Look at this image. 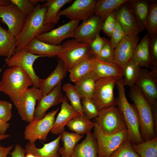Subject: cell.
<instances>
[{
	"instance_id": "obj_7",
	"label": "cell",
	"mask_w": 157,
	"mask_h": 157,
	"mask_svg": "<svg viewBox=\"0 0 157 157\" xmlns=\"http://www.w3.org/2000/svg\"><path fill=\"white\" fill-rule=\"evenodd\" d=\"M60 45L61 52L57 57L64 63L68 71L81 60L91 57L88 44L72 39L68 40Z\"/></svg>"
},
{
	"instance_id": "obj_34",
	"label": "cell",
	"mask_w": 157,
	"mask_h": 157,
	"mask_svg": "<svg viewBox=\"0 0 157 157\" xmlns=\"http://www.w3.org/2000/svg\"><path fill=\"white\" fill-rule=\"evenodd\" d=\"M61 134V139L63 143V147L59 148L58 152L62 156H71L75 146L83 136L65 131Z\"/></svg>"
},
{
	"instance_id": "obj_44",
	"label": "cell",
	"mask_w": 157,
	"mask_h": 157,
	"mask_svg": "<svg viewBox=\"0 0 157 157\" xmlns=\"http://www.w3.org/2000/svg\"><path fill=\"white\" fill-rule=\"evenodd\" d=\"M126 35L124 31L117 20L115 27L111 33L110 40H109L115 49Z\"/></svg>"
},
{
	"instance_id": "obj_24",
	"label": "cell",
	"mask_w": 157,
	"mask_h": 157,
	"mask_svg": "<svg viewBox=\"0 0 157 157\" xmlns=\"http://www.w3.org/2000/svg\"><path fill=\"white\" fill-rule=\"evenodd\" d=\"M24 48L33 54L44 57H53L60 54L61 45H54L40 41L35 38L33 39Z\"/></svg>"
},
{
	"instance_id": "obj_13",
	"label": "cell",
	"mask_w": 157,
	"mask_h": 157,
	"mask_svg": "<svg viewBox=\"0 0 157 157\" xmlns=\"http://www.w3.org/2000/svg\"><path fill=\"white\" fill-rule=\"evenodd\" d=\"M97 0H75L67 8L60 10L58 15L71 20H85L94 13Z\"/></svg>"
},
{
	"instance_id": "obj_41",
	"label": "cell",
	"mask_w": 157,
	"mask_h": 157,
	"mask_svg": "<svg viewBox=\"0 0 157 157\" xmlns=\"http://www.w3.org/2000/svg\"><path fill=\"white\" fill-rule=\"evenodd\" d=\"M115 51V49L108 40L96 58L104 62L114 63Z\"/></svg>"
},
{
	"instance_id": "obj_37",
	"label": "cell",
	"mask_w": 157,
	"mask_h": 157,
	"mask_svg": "<svg viewBox=\"0 0 157 157\" xmlns=\"http://www.w3.org/2000/svg\"><path fill=\"white\" fill-rule=\"evenodd\" d=\"M62 88L65 93L66 97L70 101L71 106L80 114H83L81 98L74 85L67 83L63 85Z\"/></svg>"
},
{
	"instance_id": "obj_53",
	"label": "cell",
	"mask_w": 157,
	"mask_h": 157,
	"mask_svg": "<svg viewBox=\"0 0 157 157\" xmlns=\"http://www.w3.org/2000/svg\"><path fill=\"white\" fill-rule=\"evenodd\" d=\"M10 135L8 134H0V140H3L10 137Z\"/></svg>"
},
{
	"instance_id": "obj_38",
	"label": "cell",
	"mask_w": 157,
	"mask_h": 157,
	"mask_svg": "<svg viewBox=\"0 0 157 157\" xmlns=\"http://www.w3.org/2000/svg\"><path fill=\"white\" fill-rule=\"evenodd\" d=\"M146 29L150 36L157 34V1L149 0V14Z\"/></svg>"
},
{
	"instance_id": "obj_36",
	"label": "cell",
	"mask_w": 157,
	"mask_h": 157,
	"mask_svg": "<svg viewBox=\"0 0 157 157\" xmlns=\"http://www.w3.org/2000/svg\"><path fill=\"white\" fill-rule=\"evenodd\" d=\"M132 147L140 157H157V137L138 144H132Z\"/></svg>"
},
{
	"instance_id": "obj_45",
	"label": "cell",
	"mask_w": 157,
	"mask_h": 157,
	"mask_svg": "<svg viewBox=\"0 0 157 157\" xmlns=\"http://www.w3.org/2000/svg\"><path fill=\"white\" fill-rule=\"evenodd\" d=\"M150 36L149 51L151 64V68L157 71V34Z\"/></svg>"
},
{
	"instance_id": "obj_49",
	"label": "cell",
	"mask_w": 157,
	"mask_h": 157,
	"mask_svg": "<svg viewBox=\"0 0 157 157\" xmlns=\"http://www.w3.org/2000/svg\"><path fill=\"white\" fill-rule=\"evenodd\" d=\"M13 147V145L5 147L3 146L0 142V157H10L8 155L10 154V151Z\"/></svg>"
},
{
	"instance_id": "obj_52",
	"label": "cell",
	"mask_w": 157,
	"mask_h": 157,
	"mask_svg": "<svg viewBox=\"0 0 157 157\" xmlns=\"http://www.w3.org/2000/svg\"><path fill=\"white\" fill-rule=\"evenodd\" d=\"M11 3L10 0H0V6H7ZM1 19L0 18V20Z\"/></svg>"
},
{
	"instance_id": "obj_21",
	"label": "cell",
	"mask_w": 157,
	"mask_h": 157,
	"mask_svg": "<svg viewBox=\"0 0 157 157\" xmlns=\"http://www.w3.org/2000/svg\"><path fill=\"white\" fill-rule=\"evenodd\" d=\"M115 12L117 20L124 29L126 35L138 34L143 30L137 22L127 2L121 5Z\"/></svg>"
},
{
	"instance_id": "obj_27",
	"label": "cell",
	"mask_w": 157,
	"mask_h": 157,
	"mask_svg": "<svg viewBox=\"0 0 157 157\" xmlns=\"http://www.w3.org/2000/svg\"><path fill=\"white\" fill-rule=\"evenodd\" d=\"M128 5L139 26L146 29L149 6V0H129Z\"/></svg>"
},
{
	"instance_id": "obj_35",
	"label": "cell",
	"mask_w": 157,
	"mask_h": 157,
	"mask_svg": "<svg viewBox=\"0 0 157 157\" xmlns=\"http://www.w3.org/2000/svg\"><path fill=\"white\" fill-rule=\"evenodd\" d=\"M92 71L90 58H84L76 63L69 71L70 80L75 83Z\"/></svg>"
},
{
	"instance_id": "obj_22",
	"label": "cell",
	"mask_w": 157,
	"mask_h": 157,
	"mask_svg": "<svg viewBox=\"0 0 157 157\" xmlns=\"http://www.w3.org/2000/svg\"><path fill=\"white\" fill-rule=\"evenodd\" d=\"M90 59L92 71L98 79L110 77L122 78V69L115 63L104 62L94 58H90Z\"/></svg>"
},
{
	"instance_id": "obj_31",
	"label": "cell",
	"mask_w": 157,
	"mask_h": 157,
	"mask_svg": "<svg viewBox=\"0 0 157 157\" xmlns=\"http://www.w3.org/2000/svg\"><path fill=\"white\" fill-rule=\"evenodd\" d=\"M129 0H98L96 2L94 15L103 22L107 17Z\"/></svg>"
},
{
	"instance_id": "obj_46",
	"label": "cell",
	"mask_w": 157,
	"mask_h": 157,
	"mask_svg": "<svg viewBox=\"0 0 157 157\" xmlns=\"http://www.w3.org/2000/svg\"><path fill=\"white\" fill-rule=\"evenodd\" d=\"M24 14L28 16L34 10L35 7L31 0H10Z\"/></svg>"
},
{
	"instance_id": "obj_57",
	"label": "cell",
	"mask_w": 157,
	"mask_h": 157,
	"mask_svg": "<svg viewBox=\"0 0 157 157\" xmlns=\"http://www.w3.org/2000/svg\"><path fill=\"white\" fill-rule=\"evenodd\" d=\"M62 157H71V156H70V157H66V156H62Z\"/></svg>"
},
{
	"instance_id": "obj_4",
	"label": "cell",
	"mask_w": 157,
	"mask_h": 157,
	"mask_svg": "<svg viewBox=\"0 0 157 157\" xmlns=\"http://www.w3.org/2000/svg\"><path fill=\"white\" fill-rule=\"evenodd\" d=\"M129 95L137 111L140 132L143 141L154 139L156 136L154 129L151 106L136 85L131 87Z\"/></svg>"
},
{
	"instance_id": "obj_16",
	"label": "cell",
	"mask_w": 157,
	"mask_h": 157,
	"mask_svg": "<svg viewBox=\"0 0 157 157\" xmlns=\"http://www.w3.org/2000/svg\"><path fill=\"white\" fill-rule=\"evenodd\" d=\"M103 22L100 17L94 15L77 27L73 38L79 42L89 44L101 30Z\"/></svg>"
},
{
	"instance_id": "obj_51",
	"label": "cell",
	"mask_w": 157,
	"mask_h": 157,
	"mask_svg": "<svg viewBox=\"0 0 157 157\" xmlns=\"http://www.w3.org/2000/svg\"><path fill=\"white\" fill-rule=\"evenodd\" d=\"M10 124L0 119V134H5L10 127Z\"/></svg>"
},
{
	"instance_id": "obj_8",
	"label": "cell",
	"mask_w": 157,
	"mask_h": 157,
	"mask_svg": "<svg viewBox=\"0 0 157 157\" xmlns=\"http://www.w3.org/2000/svg\"><path fill=\"white\" fill-rule=\"evenodd\" d=\"M58 108L46 114L42 118L34 119L25 127L24 134L25 140L29 142L35 143L39 139L46 140L47 135L51 129L55 120V117L58 110Z\"/></svg>"
},
{
	"instance_id": "obj_32",
	"label": "cell",
	"mask_w": 157,
	"mask_h": 157,
	"mask_svg": "<svg viewBox=\"0 0 157 157\" xmlns=\"http://www.w3.org/2000/svg\"><path fill=\"white\" fill-rule=\"evenodd\" d=\"M95 125V122L91 121L83 113L70 120L67 126L70 131L83 135L90 132Z\"/></svg>"
},
{
	"instance_id": "obj_1",
	"label": "cell",
	"mask_w": 157,
	"mask_h": 157,
	"mask_svg": "<svg viewBox=\"0 0 157 157\" xmlns=\"http://www.w3.org/2000/svg\"><path fill=\"white\" fill-rule=\"evenodd\" d=\"M47 10L39 3L34 10L27 16L23 27L19 34L15 37L17 53L24 48L27 44L37 36L53 29L55 24L45 25V14Z\"/></svg>"
},
{
	"instance_id": "obj_12",
	"label": "cell",
	"mask_w": 157,
	"mask_h": 157,
	"mask_svg": "<svg viewBox=\"0 0 157 157\" xmlns=\"http://www.w3.org/2000/svg\"><path fill=\"white\" fill-rule=\"evenodd\" d=\"M27 16L13 3L0 6V18L7 26L8 31L15 37L22 30Z\"/></svg>"
},
{
	"instance_id": "obj_43",
	"label": "cell",
	"mask_w": 157,
	"mask_h": 157,
	"mask_svg": "<svg viewBox=\"0 0 157 157\" xmlns=\"http://www.w3.org/2000/svg\"><path fill=\"white\" fill-rule=\"evenodd\" d=\"M117 22L115 10L110 13L103 22L101 30L110 38Z\"/></svg>"
},
{
	"instance_id": "obj_40",
	"label": "cell",
	"mask_w": 157,
	"mask_h": 157,
	"mask_svg": "<svg viewBox=\"0 0 157 157\" xmlns=\"http://www.w3.org/2000/svg\"><path fill=\"white\" fill-rule=\"evenodd\" d=\"M81 103L83 113L89 119L91 120L98 116L99 111L91 98H81Z\"/></svg>"
},
{
	"instance_id": "obj_19",
	"label": "cell",
	"mask_w": 157,
	"mask_h": 157,
	"mask_svg": "<svg viewBox=\"0 0 157 157\" xmlns=\"http://www.w3.org/2000/svg\"><path fill=\"white\" fill-rule=\"evenodd\" d=\"M60 111L55 120L50 132L56 135L62 133L69 121L81 115L69 104L66 97H63Z\"/></svg>"
},
{
	"instance_id": "obj_39",
	"label": "cell",
	"mask_w": 157,
	"mask_h": 157,
	"mask_svg": "<svg viewBox=\"0 0 157 157\" xmlns=\"http://www.w3.org/2000/svg\"><path fill=\"white\" fill-rule=\"evenodd\" d=\"M109 157H140L127 140L124 142Z\"/></svg>"
},
{
	"instance_id": "obj_54",
	"label": "cell",
	"mask_w": 157,
	"mask_h": 157,
	"mask_svg": "<svg viewBox=\"0 0 157 157\" xmlns=\"http://www.w3.org/2000/svg\"><path fill=\"white\" fill-rule=\"evenodd\" d=\"M33 5L36 6L40 2H46V0H31Z\"/></svg>"
},
{
	"instance_id": "obj_56",
	"label": "cell",
	"mask_w": 157,
	"mask_h": 157,
	"mask_svg": "<svg viewBox=\"0 0 157 157\" xmlns=\"http://www.w3.org/2000/svg\"><path fill=\"white\" fill-rule=\"evenodd\" d=\"M1 81L0 80V91H1Z\"/></svg>"
},
{
	"instance_id": "obj_29",
	"label": "cell",
	"mask_w": 157,
	"mask_h": 157,
	"mask_svg": "<svg viewBox=\"0 0 157 157\" xmlns=\"http://www.w3.org/2000/svg\"><path fill=\"white\" fill-rule=\"evenodd\" d=\"M71 0H47L45 3L42 5L43 7H46L47 10L45 14L44 21L45 25L58 23L60 17L58 14L60 9L64 5L70 3Z\"/></svg>"
},
{
	"instance_id": "obj_55",
	"label": "cell",
	"mask_w": 157,
	"mask_h": 157,
	"mask_svg": "<svg viewBox=\"0 0 157 157\" xmlns=\"http://www.w3.org/2000/svg\"><path fill=\"white\" fill-rule=\"evenodd\" d=\"M25 157H37L29 153H26V154L25 155Z\"/></svg>"
},
{
	"instance_id": "obj_26",
	"label": "cell",
	"mask_w": 157,
	"mask_h": 157,
	"mask_svg": "<svg viewBox=\"0 0 157 157\" xmlns=\"http://www.w3.org/2000/svg\"><path fill=\"white\" fill-rule=\"evenodd\" d=\"M150 36L148 34L144 35L137 45L131 59L142 67L150 68L151 64L150 55Z\"/></svg>"
},
{
	"instance_id": "obj_28",
	"label": "cell",
	"mask_w": 157,
	"mask_h": 157,
	"mask_svg": "<svg viewBox=\"0 0 157 157\" xmlns=\"http://www.w3.org/2000/svg\"><path fill=\"white\" fill-rule=\"evenodd\" d=\"M98 79L92 71L75 83V87L81 99L83 98H92Z\"/></svg>"
},
{
	"instance_id": "obj_50",
	"label": "cell",
	"mask_w": 157,
	"mask_h": 157,
	"mask_svg": "<svg viewBox=\"0 0 157 157\" xmlns=\"http://www.w3.org/2000/svg\"><path fill=\"white\" fill-rule=\"evenodd\" d=\"M155 133H157V102L151 106Z\"/></svg>"
},
{
	"instance_id": "obj_25",
	"label": "cell",
	"mask_w": 157,
	"mask_h": 157,
	"mask_svg": "<svg viewBox=\"0 0 157 157\" xmlns=\"http://www.w3.org/2000/svg\"><path fill=\"white\" fill-rule=\"evenodd\" d=\"M85 138L75 146L72 157H99L97 140L91 132L86 134Z\"/></svg>"
},
{
	"instance_id": "obj_2",
	"label": "cell",
	"mask_w": 157,
	"mask_h": 157,
	"mask_svg": "<svg viewBox=\"0 0 157 157\" xmlns=\"http://www.w3.org/2000/svg\"><path fill=\"white\" fill-rule=\"evenodd\" d=\"M116 85L118 92L116 99L117 105L121 110L126 123L127 140L132 144L142 143L144 141L140 132L139 120L136 108L127 100L122 79L118 80Z\"/></svg>"
},
{
	"instance_id": "obj_3",
	"label": "cell",
	"mask_w": 157,
	"mask_h": 157,
	"mask_svg": "<svg viewBox=\"0 0 157 157\" xmlns=\"http://www.w3.org/2000/svg\"><path fill=\"white\" fill-rule=\"evenodd\" d=\"M1 91L8 95L13 102L21 95L30 86L33 85L29 75L17 66L6 69L1 81Z\"/></svg>"
},
{
	"instance_id": "obj_20",
	"label": "cell",
	"mask_w": 157,
	"mask_h": 157,
	"mask_svg": "<svg viewBox=\"0 0 157 157\" xmlns=\"http://www.w3.org/2000/svg\"><path fill=\"white\" fill-rule=\"evenodd\" d=\"M67 68L63 61L58 58L56 67L46 78H40L39 82V89L42 93V97L47 94L65 76Z\"/></svg>"
},
{
	"instance_id": "obj_5",
	"label": "cell",
	"mask_w": 157,
	"mask_h": 157,
	"mask_svg": "<svg viewBox=\"0 0 157 157\" xmlns=\"http://www.w3.org/2000/svg\"><path fill=\"white\" fill-rule=\"evenodd\" d=\"M94 119L101 130L107 134H115L127 129L123 115L119 108L116 106L99 111Z\"/></svg>"
},
{
	"instance_id": "obj_6",
	"label": "cell",
	"mask_w": 157,
	"mask_h": 157,
	"mask_svg": "<svg viewBox=\"0 0 157 157\" xmlns=\"http://www.w3.org/2000/svg\"><path fill=\"white\" fill-rule=\"evenodd\" d=\"M93 133L97 140L99 157H109L124 142L127 140V129L118 133L108 134L103 132L95 122Z\"/></svg>"
},
{
	"instance_id": "obj_23",
	"label": "cell",
	"mask_w": 157,
	"mask_h": 157,
	"mask_svg": "<svg viewBox=\"0 0 157 157\" xmlns=\"http://www.w3.org/2000/svg\"><path fill=\"white\" fill-rule=\"evenodd\" d=\"M61 135V134H60L53 140L44 144L43 146L41 148H37L35 143L29 142L24 149L26 154L30 153L37 157H60L58 151L60 147Z\"/></svg>"
},
{
	"instance_id": "obj_42",
	"label": "cell",
	"mask_w": 157,
	"mask_h": 157,
	"mask_svg": "<svg viewBox=\"0 0 157 157\" xmlns=\"http://www.w3.org/2000/svg\"><path fill=\"white\" fill-rule=\"evenodd\" d=\"M108 40L105 38L101 37L99 33L96 35L89 44L91 58L97 57Z\"/></svg>"
},
{
	"instance_id": "obj_11",
	"label": "cell",
	"mask_w": 157,
	"mask_h": 157,
	"mask_svg": "<svg viewBox=\"0 0 157 157\" xmlns=\"http://www.w3.org/2000/svg\"><path fill=\"white\" fill-rule=\"evenodd\" d=\"M41 57L44 56L31 54L24 48L7 59L6 63L9 67L17 66L23 69L31 78L33 86L38 88L40 78L35 73L33 65L35 60Z\"/></svg>"
},
{
	"instance_id": "obj_47",
	"label": "cell",
	"mask_w": 157,
	"mask_h": 157,
	"mask_svg": "<svg viewBox=\"0 0 157 157\" xmlns=\"http://www.w3.org/2000/svg\"><path fill=\"white\" fill-rule=\"evenodd\" d=\"M12 104L6 101L0 100V119L8 122L12 117Z\"/></svg>"
},
{
	"instance_id": "obj_48",
	"label": "cell",
	"mask_w": 157,
	"mask_h": 157,
	"mask_svg": "<svg viewBox=\"0 0 157 157\" xmlns=\"http://www.w3.org/2000/svg\"><path fill=\"white\" fill-rule=\"evenodd\" d=\"M26 154L25 149L19 144H16L13 150L10 154L11 157H25Z\"/></svg>"
},
{
	"instance_id": "obj_14",
	"label": "cell",
	"mask_w": 157,
	"mask_h": 157,
	"mask_svg": "<svg viewBox=\"0 0 157 157\" xmlns=\"http://www.w3.org/2000/svg\"><path fill=\"white\" fill-rule=\"evenodd\" d=\"M157 74L142 68L135 85L151 106L157 102Z\"/></svg>"
},
{
	"instance_id": "obj_33",
	"label": "cell",
	"mask_w": 157,
	"mask_h": 157,
	"mask_svg": "<svg viewBox=\"0 0 157 157\" xmlns=\"http://www.w3.org/2000/svg\"><path fill=\"white\" fill-rule=\"evenodd\" d=\"M141 68L135 61L131 58L122 68L124 85L132 87L135 84L140 75Z\"/></svg>"
},
{
	"instance_id": "obj_9",
	"label": "cell",
	"mask_w": 157,
	"mask_h": 157,
	"mask_svg": "<svg viewBox=\"0 0 157 157\" xmlns=\"http://www.w3.org/2000/svg\"><path fill=\"white\" fill-rule=\"evenodd\" d=\"M118 80L111 77L97 80L92 99L99 111L117 105L113 90Z\"/></svg>"
},
{
	"instance_id": "obj_10",
	"label": "cell",
	"mask_w": 157,
	"mask_h": 157,
	"mask_svg": "<svg viewBox=\"0 0 157 157\" xmlns=\"http://www.w3.org/2000/svg\"><path fill=\"white\" fill-rule=\"evenodd\" d=\"M41 97L40 90L33 86L28 88L12 102L23 121L29 123L33 120L36 101H38Z\"/></svg>"
},
{
	"instance_id": "obj_15",
	"label": "cell",
	"mask_w": 157,
	"mask_h": 157,
	"mask_svg": "<svg viewBox=\"0 0 157 157\" xmlns=\"http://www.w3.org/2000/svg\"><path fill=\"white\" fill-rule=\"evenodd\" d=\"M79 22V20H70L58 28L38 35L35 38L40 41L51 45H60L65 39L73 38L75 29Z\"/></svg>"
},
{
	"instance_id": "obj_30",
	"label": "cell",
	"mask_w": 157,
	"mask_h": 157,
	"mask_svg": "<svg viewBox=\"0 0 157 157\" xmlns=\"http://www.w3.org/2000/svg\"><path fill=\"white\" fill-rule=\"evenodd\" d=\"M15 37L0 25V56L10 58L16 53Z\"/></svg>"
},
{
	"instance_id": "obj_18",
	"label": "cell",
	"mask_w": 157,
	"mask_h": 157,
	"mask_svg": "<svg viewBox=\"0 0 157 157\" xmlns=\"http://www.w3.org/2000/svg\"><path fill=\"white\" fill-rule=\"evenodd\" d=\"M63 98L61 93V82L48 94L42 97L38 101V105L34 113V119L42 118L49 108L62 103Z\"/></svg>"
},
{
	"instance_id": "obj_17",
	"label": "cell",
	"mask_w": 157,
	"mask_h": 157,
	"mask_svg": "<svg viewBox=\"0 0 157 157\" xmlns=\"http://www.w3.org/2000/svg\"><path fill=\"white\" fill-rule=\"evenodd\" d=\"M138 34L126 35L115 49L114 62L122 69L132 57L138 42Z\"/></svg>"
}]
</instances>
